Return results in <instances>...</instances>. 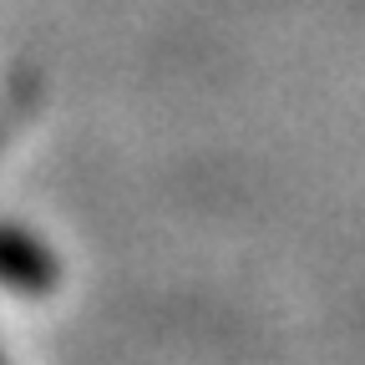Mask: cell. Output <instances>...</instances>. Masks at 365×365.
Returning <instances> with one entry per match:
<instances>
[{
    "instance_id": "cell-1",
    "label": "cell",
    "mask_w": 365,
    "mask_h": 365,
    "mask_svg": "<svg viewBox=\"0 0 365 365\" xmlns=\"http://www.w3.org/2000/svg\"><path fill=\"white\" fill-rule=\"evenodd\" d=\"M0 274L21 289H46L51 279V259L41 254V244L21 239V234H0Z\"/></svg>"
}]
</instances>
